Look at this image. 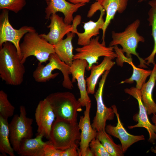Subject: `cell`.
<instances>
[{
  "instance_id": "6da1fadb",
  "label": "cell",
  "mask_w": 156,
  "mask_h": 156,
  "mask_svg": "<svg viewBox=\"0 0 156 156\" xmlns=\"http://www.w3.org/2000/svg\"><path fill=\"white\" fill-rule=\"evenodd\" d=\"M14 45L10 42L4 43L0 49V77L5 83L19 86L23 81L25 66Z\"/></svg>"
},
{
  "instance_id": "7a4b0ae2",
  "label": "cell",
  "mask_w": 156,
  "mask_h": 156,
  "mask_svg": "<svg viewBox=\"0 0 156 156\" xmlns=\"http://www.w3.org/2000/svg\"><path fill=\"white\" fill-rule=\"evenodd\" d=\"M78 123L57 118L53 122L49 141L57 149L64 150L79 144L81 132Z\"/></svg>"
},
{
  "instance_id": "3957f363",
  "label": "cell",
  "mask_w": 156,
  "mask_h": 156,
  "mask_svg": "<svg viewBox=\"0 0 156 156\" xmlns=\"http://www.w3.org/2000/svg\"><path fill=\"white\" fill-rule=\"evenodd\" d=\"M45 98L50 104L56 118L77 122L78 112L82 110V106L73 93L55 92L50 94Z\"/></svg>"
},
{
  "instance_id": "277c9868",
  "label": "cell",
  "mask_w": 156,
  "mask_h": 156,
  "mask_svg": "<svg viewBox=\"0 0 156 156\" xmlns=\"http://www.w3.org/2000/svg\"><path fill=\"white\" fill-rule=\"evenodd\" d=\"M20 47L23 64L31 56L35 57L40 63L46 62L50 55L55 53L54 46L40 37L36 31L25 34Z\"/></svg>"
},
{
  "instance_id": "5b68a950",
  "label": "cell",
  "mask_w": 156,
  "mask_h": 156,
  "mask_svg": "<svg viewBox=\"0 0 156 156\" xmlns=\"http://www.w3.org/2000/svg\"><path fill=\"white\" fill-rule=\"evenodd\" d=\"M140 23V21L137 19L129 25L125 30L122 32L117 33L112 31V40L110 42L109 46L120 45L122 51L126 53V56L129 57L131 56V54L136 56L140 62L138 66L147 68L146 65L147 64L146 61L140 57L136 51L139 42H143L145 41L144 38L137 32Z\"/></svg>"
},
{
  "instance_id": "8992f818",
  "label": "cell",
  "mask_w": 156,
  "mask_h": 156,
  "mask_svg": "<svg viewBox=\"0 0 156 156\" xmlns=\"http://www.w3.org/2000/svg\"><path fill=\"white\" fill-rule=\"evenodd\" d=\"M48 60L49 62L45 66L38 62L33 73V77L35 80L38 82L44 83L53 79L59 73H53L52 72L55 69H58L62 73L63 76V87L72 90L74 86L69 77V75L71 74L70 66L62 61L55 53L50 55Z\"/></svg>"
},
{
  "instance_id": "52a82bcc",
  "label": "cell",
  "mask_w": 156,
  "mask_h": 156,
  "mask_svg": "<svg viewBox=\"0 0 156 156\" xmlns=\"http://www.w3.org/2000/svg\"><path fill=\"white\" fill-rule=\"evenodd\" d=\"M19 111V115H14L9 124L10 142L14 151L16 153L19 150L22 141L32 138L33 135L31 126L33 119L27 116L24 106L20 107Z\"/></svg>"
},
{
  "instance_id": "ba28073f",
  "label": "cell",
  "mask_w": 156,
  "mask_h": 156,
  "mask_svg": "<svg viewBox=\"0 0 156 156\" xmlns=\"http://www.w3.org/2000/svg\"><path fill=\"white\" fill-rule=\"evenodd\" d=\"M99 36H97L91 38L88 44L75 49L77 53L74 55L73 60H86L88 64L86 69L88 71L90 70L93 64H98L97 61L101 56L108 57L112 59L117 57L114 47H107L100 43L99 41Z\"/></svg>"
},
{
  "instance_id": "9c48e42d",
  "label": "cell",
  "mask_w": 156,
  "mask_h": 156,
  "mask_svg": "<svg viewBox=\"0 0 156 156\" xmlns=\"http://www.w3.org/2000/svg\"><path fill=\"white\" fill-rule=\"evenodd\" d=\"M8 10H3L0 15V47L4 43L10 42L16 48L21 58L20 41L27 33L36 31L31 26H24L19 29H14L10 23Z\"/></svg>"
},
{
  "instance_id": "30bf717a",
  "label": "cell",
  "mask_w": 156,
  "mask_h": 156,
  "mask_svg": "<svg viewBox=\"0 0 156 156\" xmlns=\"http://www.w3.org/2000/svg\"><path fill=\"white\" fill-rule=\"evenodd\" d=\"M109 72L110 70L106 71L102 75L98 89L94 95L96 102L97 110L91 125L97 132L105 130L106 121L113 120L115 114L112 108L107 107L104 104L103 99L104 84Z\"/></svg>"
},
{
  "instance_id": "8fae6325",
  "label": "cell",
  "mask_w": 156,
  "mask_h": 156,
  "mask_svg": "<svg viewBox=\"0 0 156 156\" xmlns=\"http://www.w3.org/2000/svg\"><path fill=\"white\" fill-rule=\"evenodd\" d=\"M125 92L135 98L137 101L139 108L138 113L135 114L133 119L137 123L134 125L128 126L129 129L137 127H143L146 129L149 134L148 141L154 144L156 141V125L152 124L150 121L147 111L142 102L140 90L135 87H131L124 90Z\"/></svg>"
},
{
  "instance_id": "7c38bea8",
  "label": "cell",
  "mask_w": 156,
  "mask_h": 156,
  "mask_svg": "<svg viewBox=\"0 0 156 156\" xmlns=\"http://www.w3.org/2000/svg\"><path fill=\"white\" fill-rule=\"evenodd\" d=\"M35 116L38 126L37 135H42L49 140L52 126L56 117L46 98L39 102L35 110Z\"/></svg>"
},
{
  "instance_id": "4fadbf2b",
  "label": "cell",
  "mask_w": 156,
  "mask_h": 156,
  "mask_svg": "<svg viewBox=\"0 0 156 156\" xmlns=\"http://www.w3.org/2000/svg\"><path fill=\"white\" fill-rule=\"evenodd\" d=\"M112 107L116 116L117 123L115 126L110 124L106 125L105 130L108 134L119 139L123 151L125 153L133 144L138 141L144 140L145 138L143 135H136L129 133L121 122L116 106L113 105Z\"/></svg>"
},
{
  "instance_id": "5bb4252c",
  "label": "cell",
  "mask_w": 156,
  "mask_h": 156,
  "mask_svg": "<svg viewBox=\"0 0 156 156\" xmlns=\"http://www.w3.org/2000/svg\"><path fill=\"white\" fill-rule=\"evenodd\" d=\"M88 66L85 60L77 59L74 60L70 66V72L72 75L71 81L75 83L76 80L79 90L80 97L78 99L82 107L91 103V100L87 92L86 80L85 78V70Z\"/></svg>"
},
{
  "instance_id": "9a60e30c",
  "label": "cell",
  "mask_w": 156,
  "mask_h": 156,
  "mask_svg": "<svg viewBox=\"0 0 156 156\" xmlns=\"http://www.w3.org/2000/svg\"><path fill=\"white\" fill-rule=\"evenodd\" d=\"M49 19L51 22L47 26L50 29L49 32L47 34H41L39 35L54 45L62 40L66 34L72 32L73 29L72 25L65 23L62 17L56 13L52 14Z\"/></svg>"
},
{
  "instance_id": "2e32d148",
  "label": "cell",
  "mask_w": 156,
  "mask_h": 156,
  "mask_svg": "<svg viewBox=\"0 0 156 156\" xmlns=\"http://www.w3.org/2000/svg\"><path fill=\"white\" fill-rule=\"evenodd\" d=\"M47 6L45 8V18L48 20L51 15L57 12L62 13L64 20L66 23L70 24L73 20V14L80 8L85 5L84 3L74 4L65 0H45Z\"/></svg>"
},
{
  "instance_id": "e0dca14e",
  "label": "cell",
  "mask_w": 156,
  "mask_h": 156,
  "mask_svg": "<svg viewBox=\"0 0 156 156\" xmlns=\"http://www.w3.org/2000/svg\"><path fill=\"white\" fill-rule=\"evenodd\" d=\"M91 103L88 104L86 106L84 116L80 117L78 126L81 131L80 148L79 152V156H85L86 150L89 147L91 141L96 138L97 132L93 129L91 124L90 111Z\"/></svg>"
},
{
  "instance_id": "ac0fdd59",
  "label": "cell",
  "mask_w": 156,
  "mask_h": 156,
  "mask_svg": "<svg viewBox=\"0 0 156 156\" xmlns=\"http://www.w3.org/2000/svg\"><path fill=\"white\" fill-rule=\"evenodd\" d=\"M100 4L106 12V16L103 31L102 43L105 45V41L106 30L111 21L113 19L116 13H122L127 8L128 0H100Z\"/></svg>"
},
{
  "instance_id": "d6986e66",
  "label": "cell",
  "mask_w": 156,
  "mask_h": 156,
  "mask_svg": "<svg viewBox=\"0 0 156 156\" xmlns=\"http://www.w3.org/2000/svg\"><path fill=\"white\" fill-rule=\"evenodd\" d=\"M100 14L99 18L96 22L90 20L84 23L83 27L84 32L81 33L76 31L75 33L78 36L77 44L84 46L88 44L92 37L99 34V30L101 29L104 23L103 17L105 13V10L102 8L99 10Z\"/></svg>"
},
{
  "instance_id": "ffe728a7",
  "label": "cell",
  "mask_w": 156,
  "mask_h": 156,
  "mask_svg": "<svg viewBox=\"0 0 156 156\" xmlns=\"http://www.w3.org/2000/svg\"><path fill=\"white\" fill-rule=\"evenodd\" d=\"M112 59L104 57L103 59L99 64H94L91 68L90 76L86 78L87 90L88 94H93L95 93L96 86L100 77L105 71L110 70L115 63Z\"/></svg>"
},
{
  "instance_id": "44dd1931",
  "label": "cell",
  "mask_w": 156,
  "mask_h": 156,
  "mask_svg": "<svg viewBox=\"0 0 156 156\" xmlns=\"http://www.w3.org/2000/svg\"><path fill=\"white\" fill-rule=\"evenodd\" d=\"M148 81L145 83L140 90L142 99L148 115L156 114V104L153 100V92L156 81V64Z\"/></svg>"
},
{
  "instance_id": "7402d4cb",
  "label": "cell",
  "mask_w": 156,
  "mask_h": 156,
  "mask_svg": "<svg viewBox=\"0 0 156 156\" xmlns=\"http://www.w3.org/2000/svg\"><path fill=\"white\" fill-rule=\"evenodd\" d=\"M42 135H38L34 138H28L21 142L17 152L22 156H44V147L46 142L42 140Z\"/></svg>"
},
{
  "instance_id": "603a6c76",
  "label": "cell",
  "mask_w": 156,
  "mask_h": 156,
  "mask_svg": "<svg viewBox=\"0 0 156 156\" xmlns=\"http://www.w3.org/2000/svg\"><path fill=\"white\" fill-rule=\"evenodd\" d=\"M75 34L73 32L68 33L66 38L54 45L55 53L62 61L69 66L74 60L72 41Z\"/></svg>"
},
{
  "instance_id": "cb8c5ba5",
  "label": "cell",
  "mask_w": 156,
  "mask_h": 156,
  "mask_svg": "<svg viewBox=\"0 0 156 156\" xmlns=\"http://www.w3.org/2000/svg\"><path fill=\"white\" fill-rule=\"evenodd\" d=\"M9 124L8 119L0 116V151L3 155L15 156L10 140Z\"/></svg>"
},
{
  "instance_id": "d4e9b609",
  "label": "cell",
  "mask_w": 156,
  "mask_h": 156,
  "mask_svg": "<svg viewBox=\"0 0 156 156\" xmlns=\"http://www.w3.org/2000/svg\"><path fill=\"white\" fill-rule=\"evenodd\" d=\"M96 138L100 141L111 156L124 155V153L121 144H115L105 130L97 132Z\"/></svg>"
},
{
  "instance_id": "484cf974",
  "label": "cell",
  "mask_w": 156,
  "mask_h": 156,
  "mask_svg": "<svg viewBox=\"0 0 156 156\" xmlns=\"http://www.w3.org/2000/svg\"><path fill=\"white\" fill-rule=\"evenodd\" d=\"M148 3L151 8L148 13L149 17L148 20L149 26H151L152 35L154 40V45L151 53L144 60L147 61L146 63L148 65L152 64L154 65L155 64L154 57L156 54V0L149 1Z\"/></svg>"
},
{
  "instance_id": "4316f807",
  "label": "cell",
  "mask_w": 156,
  "mask_h": 156,
  "mask_svg": "<svg viewBox=\"0 0 156 156\" xmlns=\"http://www.w3.org/2000/svg\"><path fill=\"white\" fill-rule=\"evenodd\" d=\"M130 65L133 68L132 75L129 78L121 82L120 83H125L131 84L135 81L136 82L135 87L140 90L146 83L147 77L150 75L152 71L138 68L135 66L133 62Z\"/></svg>"
},
{
  "instance_id": "83f0119b",
  "label": "cell",
  "mask_w": 156,
  "mask_h": 156,
  "mask_svg": "<svg viewBox=\"0 0 156 156\" xmlns=\"http://www.w3.org/2000/svg\"><path fill=\"white\" fill-rule=\"evenodd\" d=\"M15 107L9 101L7 94L3 90L0 91V116L8 119L12 116Z\"/></svg>"
},
{
  "instance_id": "f1b7e54d",
  "label": "cell",
  "mask_w": 156,
  "mask_h": 156,
  "mask_svg": "<svg viewBox=\"0 0 156 156\" xmlns=\"http://www.w3.org/2000/svg\"><path fill=\"white\" fill-rule=\"evenodd\" d=\"M26 4V0H0V9L18 13Z\"/></svg>"
},
{
  "instance_id": "f546056e",
  "label": "cell",
  "mask_w": 156,
  "mask_h": 156,
  "mask_svg": "<svg viewBox=\"0 0 156 156\" xmlns=\"http://www.w3.org/2000/svg\"><path fill=\"white\" fill-rule=\"evenodd\" d=\"M89 147L93 151L95 156H111L100 141L96 138L90 142Z\"/></svg>"
},
{
  "instance_id": "4dcf8cb0",
  "label": "cell",
  "mask_w": 156,
  "mask_h": 156,
  "mask_svg": "<svg viewBox=\"0 0 156 156\" xmlns=\"http://www.w3.org/2000/svg\"><path fill=\"white\" fill-rule=\"evenodd\" d=\"M114 51L117 55V57L116 60L117 64L121 67L123 66L124 62H127L129 64L132 62L131 56L129 57L125 56L124 54V52L122 48H119L118 45L113 46Z\"/></svg>"
},
{
  "instance_id": "1f68e13d",
  "label": "cell",
  "mask_w": 156,
  "mask_h": 156,
  "mask_svg": "<svg viewBox=\"0 0 156 156\" xmlns=\"http://www.w3.org/2000/svg\"><path fill=\"white\" fill-rule=\"evenodd\" d=\"M44 156H62L64 150L56 148L49 140L44 147Z\"/></svg>"
},
{
  "instance_id": "d6a6232c",
  "label": "cell",
  "mask_w": 156,
  "mask_h": 156,
  "mask_svg": "<svg viewBox=\"0 0 156 156\" xmlns=\"http://www.w3.org/2000/svg\"><path fill=\"white\" fill-rule=\"evenodd\" d=\"M78 144H75L64 150L62 156H79Z\"/></svg>"
},
{
  "instance_id": "836d02e7",
  "label": "cell",
  "mask_w": 156,
  "mask_h": 156,
  "mask_svg": "<svg viewBox=\"0 0 156 156\" xmlns=\"http://www.w3.org/2000/svg\"><path fill=\"white\" fill-rule=\"evenodd\" d=\"M81 19V17L79 15L76 16L73 19L72 25L73 29L72 32L75 33V32L77 31V27L78 25L80 23Z\"/></svg>"
},
{
  "instance_id": "e575fe53",
  "label": "cell",
  "mask_w": 156,
  "mask_h": 156,
  "mask_svg": "<svg viewBox=\"0 0 156 156\" xmlns=\"http://www.w3.org/2000/svg\"><path fill=\"white\" fill-rule=\"evenodd\" d=\"M71 3L76 4L79 3H84L89 2L90 0H68Z\"/></svg>"
},
{
  "instance_id": "d590c367",
  "label": "cell",
  "mask_w": 156,
  "mask_h": 156,
  "mask_svg": "<svg viewBox=\"0 0 156 156\" xmlns=\"http://www.w3.org/2000/svg\"><path fill=\"white\" fill-rule=\"evenodd\" d=\"M85 156H95L93 151L89 147L86 150Z\"/></svg>"
},
{
  "instance_id": "8d00e7d4",
  "label": "cell",
  "mask_w": 156,
  "mask_h": 156,
  "mask_svg": "<svg viewBox=\"0 0 156 156\" xmlns=\"http://www.w3.org/2000/svg\"><path fill=\"white\" fill-rule=\"evenodd\" d=\"M151 119L153 123L156 125V114H153Z\"/></svg>"
},
{
  "instance_id": "74e56055",
  "label": "cell",
  "mask_w": 156,
  "mask_h": 156,
  "mask_svg": "<svg viewBox=\"0 0 156 156\" xmlns=\"http://www.w3.org/2000/svg\"><path fill=\"white\" fill-rule=\"evenodd\" d=\"M146 0H139L138 2H142V1H146Z\"/></svg>"
},
{
  "instance_id": "f35d334b",
  "label": "cell",
  "mask_w": 156,
  "mask_h": 156,
  "mask_svg": "<svg viewBox=\"0 0 156 156\" xmlns=\"http://www.w3.org/2000/svg\"><path fill=\"white\" fill-rule=\"evenodd\" d=\"M96 0V1H99V0Z\"/></svg>"
}]
</instances>
